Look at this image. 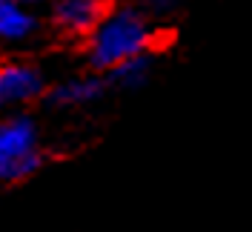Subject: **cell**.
Masks as SVG:
<instances>
[{"label": "cell", "instance_id": "277c9868", "mask_svg": "<svg viewBox=\"0 0 252 232\" xmlns=\"http://www.w3.org/2000/svg\"><path fill=\"white\" fill-rule=\"evenodd\" d=\"M109 89L106 77L94 75V72H86V75H72V77H63L58 83H49L46 95V106L52 109H83V106H92L97 103Z\"/></svg>", "mask_w": 252, "mask_h": 232}, {"label": "cell", "instance_id": "3957f363", "mask_svg": "<svg viewBox=\"0 0 252 232\" xmlns=\"http://www.w3.org/2000/svg\"><path fill=\"white\" fill-rule=\"evenodd\" d=\"M49 89V77L43 66L23 58L0 61V118L20 115L29 106L40 103Z\"/></svg>", "mask_w": 252, "mask_h": 232}, {"label": "cell", "instance_id": "7a4b0ae2", "mask_svg": "<svg viewBox=\"0 0 252 232\" xmlns=\"http://www.w3.org/2000/svg\"><path fill=\"white\" fill-rule=\"evenodd\" d=\"M46 161L40 126L29 112L0 118V186H15L34 178Z\"/></svg>", "mask_w": 252, "mask_h": 232}, {"label": "cell", "instance_id": "5b68a950", "mask_svg": "<svg viewBox=\"0 0 252 232\" xmlns=\"http://www.w3.org/2000/svg\"><path fill=\"white\" fill-rule=\"evenodd\" d=\"M103 12H106V3L100 0H58L49 9V23L61 37L83 40L97 26Z\"/></svg>", "mask_w": 252, "mask_h": 232}, {"label": "cell", "instance_id": "6da1fadb", "mask_svg": "<svg viewBox=\"0 0 252 232\" xmlns=\"http://www.w3.org/2000/svg\"><path fill=\"white\" fill-rule=\"evenodd\" d=\"M160 40V29L155 26L152 15L141 6H106L94 26L80 43H83V58L94 75L106 77L112 69L121 63L152 55Z\"/></svg>", "mask_w": 252, "mask_h": 232}, {"label": "cell", "instance_id": "52a82bcc", "mask_svg": "<svg viewBox=\"0 0 252 232\" xmlns=\"http://www.w3.org/2000/svg\"><path fill=\"white\" fill-rule=\"evenodd\" d=\"M152 72H155V58L152 55H143V58L126 61L118 69H112L109 75H106V83L109 86H118V89H126V92H135V89H143L149 83Z\"/></svg>", "mask_w": 252, "mask_h": 232}, {"label": "cell", "instance_id": "8992f818", "mask_svg": "<svg viewBox=\"0 0 252 232\" xmlns=\"http://www.w3.org/2000/svg\"><path fill=\"white\" fill-rule=\"evenodd\" d=\"M40 32V17L29 6L17 0H0V43L6 46H20L37 37Z\"/></svg>", "mask_w": 252, "mask_h": 232}]
</instances>
